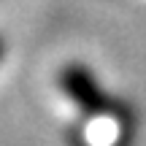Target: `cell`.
Instances as JSON below:
<instances>
[{
  "mask_svg": "<svg viewBox=\"0 0 146 146\" xmlns=\"http://www.w3.org/2000/svg\"><path fill=\"white\" fill-rule=\"evenodd\" d=\"M60 87L73 103L84 111L87 116H114V114H130L119 100L108 98L100 89L98 78L89 68H84L81 62L65 65L60 73Z\"/></svg>",
  "mask_w": 146,
  "mask_h": 146,
  "instance_id": "1",
  "label": "cell"
},
{
  "mask_svg": "<svg viewBox=\"0 0 146 146\" xmlns=\"http://www.w3.org/2000/svg\"><path fill=\"white\" fill-rule=\"evenodd\" d=\"M3 54H5V43H3V38H0V60H3Z\"/></svg>",
  "mask_w": 146,
  "mask_h": 146,
  "instance_id": "2",
  "label": "cell"
}]
</instances>
